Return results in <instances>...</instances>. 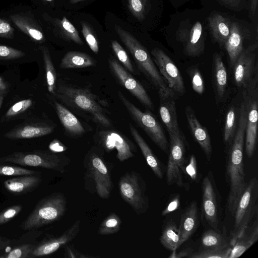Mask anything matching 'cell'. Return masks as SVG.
I'll return each instance as SVG.
<instances>
[{
    "label": "cell",
    "instance_id": "45",
    "mask_svg": "<svg viewBox=\"0 0 258 258\" xmlns=\"http://www.w3.org/2000/svg\"><path fill=\"white\" fill-rule=\"evenodd\" d=\"M81 32L90 48L95 53L99 51L98 43L90 26L85 22H81Z\"/></svg>",
    "mask_w": 258,
    "mask_h": 258
},
{
    "label": "cell",
    "instance_id": "39",
    "mask_svg": "<svg viewBox=\"0 0 258 258\" xmlns=\"http://www.w3.org/2000/svg\"><path fill=\"white\" fill-rule=\"evenodd\" d=\"M31 99L20 100L13 105L6 112L3 118V120H8L24 112L29 109L33 104Z\"/></svg>",
    "mask_w": 258,
    "mask_h": 258
},
{
    "label": "cell",
    "instance_id": "34",
    "mask_svg": "<svg viewBox=\"0 0 258 258\" xmlns=\"http://www.w3.org/2000/svg\"><path fill=\"white\" fill-rule=\"evenodd\" d=\"M179 239L178 227L175 223L170 222L163 230L160 241L164 247L173 252L179 247Z\"/></svg>",
    "mask_w": 258,
    "mask_h": 258
},
{
    "label": "cell",
    "instance_id": "31",
    "mask_svg": "<svg viewBox=\"0 0 258 258\" xmlns=\"http://www.w3.org/2000/svg\"><path fill=\"white\" fill-rule=\"evenodd\" d=\"M229 246H231L230 238L219 230L211 228L203 233L199 249L221 248Z\"/></svg>",
    "mask_w": 258,
    "mask_h": 258
},
{
    "label": "cell",
    "instance_id": "9",
    "mask_svg": "<svg viewBox=\"0 0 258 258\" xmlns=\"http://www.w3.org/2000/svg\"><path fill=\"white\" fill-rule=\"evenodd\" d=\"M118 188L122 199L137 214L146 212L149 202L146 183L138 173L131 171L123 174L119 179Z\"/></svg>",
    "mask_w": 258,
    "mask_h": 258
},
{
    "label": "cell",
    "instance_id": "20",
    "mask_svg": "<svg viewBox=\"0 0 258 258\" xmlns=\"http://www.w3.org/2000/svg\"><path fill=\"white\" fill-rule=\"evenodd\" d=\"M185 114L194 139L204 151L207 160L210 161L212 155V147L210 136L206 127L199 122L191 106L186 107Z\"/></svg>",
    "mask_w": 258,
    "mask_h": 258
},
{
    "label": "cell",
    "instance_id": "24",
    "mask_svg": "<svg viewBox=\"0 0 258 258\" xmlns=\"http://www.w3.org/2000/svg\"><path fill=\"white\" fill-rule=\"evenodd\" d=\"M52 102L67 135L73 138H78L84 135L85 129L76 116L56 100L52 99Z\"/></svg>",
    "mask_w": 258,
    "mask_h": 258
},
{
    "label": "cell",
    "instance_id": "16",
    "mask_svg": "<svg viewBox=\"0 0 258 258\" xmlns=\"http://www.w3.org/2000/svg\"><path fill=\"white\" fill-rule=\"evenodd\" d=\"M257 90L251 93L243 92V100L247 111L245 134V151L249 158H251L253 155L256 145L258 119Z\"/></svg>",
    "mask_w": 258,
    "mask_h": 258
},
{
    "label": "cell",
    "instance_id": "49",
    "mask_svg": "<svg viewBox=\"0 0 258 258\" xmlns=\"http://www.w3.org/2000/svg\"><path fill=\"white\" fill-rule=\"evenodd\" d=\"M14 29L6 20L0 18V37L12 38L13 37Z\"/></svg>",
    "mask_w": 258,
    "mask_h": 258
},
{
    "label": "cell",
    "instance_id": "58",
    "mask_svg": "<svg viewBox=\"0 0 258 258\" xmlns=\"http://www.w3.org/2000/svg\"><path fill=\"white\" fill-rule=\"evenodd\" d=\"M9 244L8 241H5L0 237V249L5 248Z\"/></svg>",
    "mask_w": 258,
    "mask_h": 258
},
{
    "label": "cell",
    "instance_id": "38",
    "mask_svg": "<svg viewBox=\"0 0 258 258\" xmlns=\"http://www.w3.org/2000/svg\"><path fill=\"white\" fill-rule=\"evenodd\" d=\"M236 128L235 110L231 107L227 113L224 131V140L226 143H231Z\"/></svg>",
    "mask_w": 258,
    "mask_h": 258
},
{
    "label": "cell",
    "instance_id": "19",
    "mask_svg": "<svg viewBox=\"0 0 258 258\" xmlns=\"http://www.w3.org/2000/svg\"><path fill=\"white\" fill-rule=\"evenodd\" d=\"M80 228V221L77 220L60 235L36 246L31 254L34 256H42L54 252L72 241L78 235Z\"/></svg>",
    "mask_w": 258,
    "mask_h": 258
},
{
    "label": "cell",
    "instance_id": "33",
    "mask_svg": "<svg viewBox=\"0 0 258 258\" xmlns=\"http://www.w3.org/2000/svg\"><path fill=\"white\" fill-rule=\"evenodd\" d=\"M39 48L41 50L42 54L47 89L49 92L54 96L56 85L55 69L47 47L41 46L39 47Z\"/></svg>",
    "mask_w": 258,
    "mask_h": 258
},
{
    "label": "cell",
    "instance_id": "15",
    "mask_svg": "<svg viewBox=\"0 0 258 258\" xmlns=\"http://www.w3.org/2000/svg\"><path fill=\"white\" fill-rule=\"evenodd\" d=\"M108 63L112 74L118 82L145 106L153 110V102L141 83L113 57L109 58Z\"/></svg>",
    "mask_w": 258,
    "mask_h": 258
},
{
    "label": "cell",
    "instance_id": "10",
    "mask_svg": "<svg viewBox=\"0 0 258 258\" xmlns=\"http://www.w3.org/2000/svg\"><path fill=\"white\" fill-rule=\"evenodd\" d=\"M117 95L135 122L144 131L162 151L167 153V138L160 124L154 116L150 112H143L141 110L130 101L120 91L117 92Z\"/></svg>",
    "mask_w": 258,
    "mask_h": 258
},
{
    "label": "cell",
    "instance_id": "57",
    "mask_svg": "<svg viewBox=\"0 0 258 258\" xmlns=\"http://www.w3.org/2000/svg\"><path fill=\"white\" fill-rule=\"evenodd\" d=\"M8 91H4L0 92V108L3 103L4 98L7 93Z\"/></svg>",
    "mask_w": 258,
    "mask_h": 258
},
{
    "label": "cell",
    "instance_id": "54",
    "mask_svg": "<svg viewBox=\"0 0 258 258\" xmlns=\"http://www.w3.org/2000/svg\"><path fill=\"white\" fill-rule=\"evenodd\" d=\"M221 3L231 7H236L239 5L241 0H219Z\"/></svg>",
    "mask_w": 258,
    "mask_h": 258
},
{
    "label": "cell",
    "instance_id": "53",
    "mask_svg": "<svg viewBox=\"0 0 258 258\" xmlns=\"http://www.w3.org/2000/svg\"><path fill=\"white\" fill-rule=\"evenodd\" d=\"M49 149L53 152H59L64 150V148L58 141L53 140L49 145Z\"/></svg>",
    "mask_w": 258,
    "mask_h": 258
},
{
    "label": "cell",
    "instance_id": "1",
    "mask_svg": "<svg viewBox=\"0 0 258 258\" xmlns=\"http://www.w3.org/2000/svg\"><path fill=\"white\" fill-rule=\"evenodd\" d=\"M247 120V111L244 105L240 108L238 128L230 149L226 168L229 185L227 205L229 212L233 214L237 203L244 190L247 183L243 164V147Z\"/></svg>",
    "mask_w": 258,
    "mask_h": 258
},
{
    "label": "cell",
    "instance_id": "41",
    "mask_svg": "<svg viewBox=\"0 0 258 258\" xmlns=\"http://www.w3.org/2000/svg\"><path fill=\"white\" fill-rule=\"evenodd\" d=\"M187 72L190 78L194 91L198 94H202L205 90L204 82L198 68L196 66L189 67Z\"/></svg>",
    "mask_w": 258,
    "mask_h": 258
},
{
    "label": "cell",
    "instance_id": "55",
    "mask_svg": "<svg viewBox=\"0 0 258 258\" xmlns=\"http://www.w3.org/2000/svg\"><path fill=\"white\" fill-rule=\"evenodd\" d=\"M257 5V0H250V12L251 16H255Z\"/></svg>",
    "mask_w": 258,
    "mask_h": 258
},
{
    "label": "cell",
    "instance_id": "2",
    "mask_svg": "<svg viewBox=\"0 0 258 258\" xmlns=\"http://www.w3.org/2000/svg\"><path fill=\"white\" fill-rule=\"evenodd\" d=\"M53 96L101 126H111L106 110L100 105L96 96L87 89L59 83L56 85Z\"/></svg>",
    "mask_w": 258,
    "mask_h": 258
},
{
    "label": "cell",
    "instance_id": "23",
    "mask_svg": "<svg viewBox=\"0 0 258 258\" xmlns=\"http://www.w3.org/2000/svg\"><path fill=\"white\" fill-rule=\"evenodd\" d=\"M258 239L257 215L251 221L231 246L229 258L241 256Z\"/></svg>",
    "mask_w": 258,
    "mask_h": 258
},
{
    "label": "cell",
    "instance_id": "8",
    "mask_svg": "<svg viewBox=\"0 0 258 258\" xmlns=\"http://www.w3.org/2000/svg\"><path fill=\"white\" fill-rule=\"evenodd\" d=\"M170 147L168 160L166 170L167 183L168 185L175 184L180 187L186 188L184 182L185 174V140L182 133L168 132Z\"/></svg>",
    "mask_w": 258,
    "mask_h": 258
},
{
    "label": "cell",
    "instance_id": "40",
    "mask_svg": "<svg viewBox=\"0 0 258 258\" xmlns=\"http://www.w3.org/2000/svg\"><path fill=\"white\" fill-rule=\"evenodd\" d=\"M112 49L119 61L129 73L135 74L133 66L126 51L116 40L111 42Z\"/></svg>",
    "mask_w": 258,
    "mask_h": 258
},
{
    "label": "cell",
    "instance_id": "5",
    "mask_svg": "<svg viewBox=\"0 0 258 258\" xmlns=\"http://www.w3.org/2000/svg\"><path fill=\"white\" fill-rule=\"evenodd\" d=\"M67 203L66 197L60 192L42 199L24 222L23 229H34L59 220L66 211Z\"/></svg>",
    "mask_w": 258,
    "mask_h": 258
},
{
    "label": "cell",
    "instance_id": "26",
    "mask_svg": "<svg viewBox=\"0 0 258 258\" xmlns=\"http://www.w3.org/2000/svg\"><path fill=\"white\" fill-rule=\"evenodd\" d=\"M212 80L217 102L224 96L227 85L226 69L221 56L217 53L213 55Z\"/></svg>",
    "mask_w": 258,
    "mask_h": 258
},
{
    "label": "cell",
    "instance_id": "28",
    "mask_svg": "<svg viewBox=\"0 0 258 258\" xmlns=\"http://www.w3.org/2000/svg\"><path fill=\"white\" fill-rule=\"evenodd\" d=\"M224 46L229 56L230 67L232 68L243 50L242 35L237 23L233 22L231 24L230 35Z\"/></svg>",
    "mask_w": 258,
    "mask_h": 258
},
{
    "label": "cell",
    "instance_id": "51",
    "mask_svg": "<svg viewBox=\"0 0 258 258\" xmlns=\"http://www.w3.org/2000/svg\"><path fill=\"white\" fill-rule=\"evenodd\" d=\"M64 256L73 258H85L92 257L93 256L86 255L76 250L73 247L70 245H65Z\"/></svg>",
    "mask_w": 258,
    "mask_h": 258
},
{
    "label": "cell",
    "instance_id": "44",
    "mask_svg": "<svg viewBox=\"0 0 258 258\" xmlns=\"http://www.w3.org/2000/svg\"><path fill=\"white\" fill-rule=\"evenodd\" d=\"M148 0H128V7L130 12L138 20L144 19Z\"/></svg>",
    "mask_w": 258,
    "mask_h": 258
},
{
    "label": "cell",
    "instance_id": "21",
    "mask_svg": "<svg viewBox=\"0 0 258 258\" xmlns=\"http://www.w3.org/2000/svg\"><path fill=\"white\" fill-rule=\"evenodd\" d=\"M199 224V213L196 201H192L181 215L178 227L179 247L195 233Z\"/></svg>",
    "mask_w": 258,
    "mask_h": 258
},
{
    "label": "cell",
    "instance_id": "42",
    "mask_svg": "<svg viewBox=\"0 0 258 258\" xmlns=\"http://www.w3.org/2000/svg\"><path fill=\"white\" fill-rule=\"evenodd\" d=\"M36 246L24 244L13 249L9 252L0 256L1 258H26L31 254Z\"/></svg>",
    "mask_w": 258,
    "mask_h": 258
},
{
    "label": "cell",
    "instance_id": "6",
    "mask_svg": "<svg viewBox=\"0 0 258 258\" xmlns=\"http://www.w3.org/2000/svg\"><path fill=\"white\" fill-rule=\"evenodd\" d=\"M257 44L243 49L233 66L234 80L243 92L250 93L257 90Z\"/></svg>",
    "mask_w": 258,
    "mask_h": 258
},
{
    "label": "cell",
    "instance_id": "56",
    "mask_svg": "<svg viewBox=\"0 0 258 258\" xmlns=\"http://www.w3.org/2000/svg\"><path fill=\"white\" fill-rule=\"evenodd\" d=\"M8 91V86L4 81L0 78V92Z\"/></svg>",
    "mask_w": 258,
    "mask_h": 258
},
{
    "label": "cell",
    "instance_id": "17",
    "mask_svg": "<svg viewBox=\"0 0 258 258\" xmlns=\"http://www.w3.org/2000/svg\"><path fill=\"white\" fill-rule=\"evenodd\" d=\"M201 23L197 21L188 29H179L177 35L178 39L183 43L184 52L185 55L196 57L202 54L204 50V36Z\"/></svg>",
    "mask_w": 258,
    "mask_h": 258
},
{
    "label": "cell",
    "instance_id": "35",
    "mask_svg": "<svg viewBox=\"0 0 258 258\" xmlns=\"http://www.w3.org/2000/svg\"><path fill=\"white\" fill-rule=\"evenodd\" d=\"M56 24L63 38L79 45L84 44L78 31L66 17H63L61 20L57 19Z\"/></svg>",
    "mask_w": 258,
    "mask_h": 258
},
{
    "label": "cell",
    "instance_id": "60",
    "mask_svg": "<svg viewBox=\"0 0 258 258\" xmlns=\"http://www.w3.org/2000/svg\"><path fill=\"white\" fill-rule=\"evenodd\" d=\"M44 1H46V2H52V1H53V0H44Z\"/></svg>",
    "mask_w": 258,
    "mask_h": 258
},
{
    "label": "cell",
    "instance_id": "12",
    "mask_svg": "<svg viewBox=\"0 0 258 258\" xmlns=\"http://www.w3.org/2000/svg\"><path fill=\"white\" fill-rule=\"evenodd\" d=\"M202 216L204 222L211 228L219 230L220 197L214 175L209 171L202 183Z\"/></svg>",
    "mask_w": 258,
    "mask_h": 258
},
{
    "label": "cell",
    "instance_id": "25",
    "mask_svg": "<svg viewBox=\"0 0 258 258\" xmlns=\"http://www.w3.org/2000/svg\"><path fill=\"white\" fill-rule=\"evenodd\" d=\"M129 129L133 138L139 147L147 164L158 178L162 179L164 176V170L162 163L138 130L131 123H129Z\"/></svg>",
    "mask_w": 258,
    "mask_h": 258
},
{
    "label": "cell",
    "instance_id": "50",
    "mask_svg": "<svg viewBox=\"0 0 258 258\" xmlns=\"http://www.w3.org/2000/svg\"><path fill=\"white\" fill-rule=\"evenodd\" d=\"M180 205V198L178 195L175 196L167 204L165 209L162 211L161 214L166 216L177 210Z\"/></svg>",
    "mask_w": 258,
    "mask_h": 258
},
{
    "label": "cell",
    "instance_id": "47",
    "mask_svg": "<svg viewBox=\"0 0 258 258\" xmlns=\"http://www.w3.org/2000/svg\"><path fill=\"white\" fill-rule=\"evenodd\" d=\"M21 205L11 206L0 213V225L8 222L15 217L22 210Z\"/></svg>",
    "mask_w": 258,
    "mask_h": 258
},
{
    "label": "cell",
    "instance_id": "48",
    "mask_svg": "<svg viewBox=\"0 0 258 258\" xmlns=\"http://www.w3.org/2000/svg\"><path fill=\"white\" fill-rule=\"evenodd\" d=\"M185 174H187L192 180L196 181L198 179V172L197 161L193 154L190 156L188 163H186Z\"/></svg>",
    "mask_w": 258,
    "mask_h": 258
},
{
    "label": "cell",
    "instance_id": "59",
    "mask_svg": "<svg viewBox=\"0 0 258 258\" xmlns=\"http://www.w3.org/2000/svg\"><path fill=\"white\" fill-rule=\"evenodd\" d=\"M85 0H70V3L72 4H75L80 2L84 1Z\"/></svg>",
    "mask_w": 258,
    "mask_h": 258
},
{
    "label": "cell",
    "instance_id": "13",
    "mask_svg": "<svg viewBox=\"0 0 258 258\" xmlns=\"http://www.w3.org/2000/svg\"><path fill=\"white\" fill-rule=\"evenodd\" d=\"M151 54L153 61L168 87L176 94H183L185 88L182 75L170 57L159 48L153 49Z\"/></svg>",
    "mask_w": 258,
    "mask_h": 258
},
{
    "label": "cell",
    "instance_id": "52",
    "mask_svg": "<svg viewBox=\"0 0 258 258\" xmlns=\"http://www.w3.org/2000/svg\"><path fill=\"white\" fill-rule=\"evenodd\" d=\"M194 251L191 247H187L178 252L173 251L169 256L170 258H181V257H190V255Z\"/></svg>",
    "mask_w": 258,
    "mask_h": 258
},
{
    "label": "cell",
    "instance_id": "3",
    "mask_svg": "<svg viewBox=\"0 0 258 258\" xmlns=\"http://www.w3.org/2000/svg\"><path fill=\"white\" fill-rule=\"evenodd\" d=\"M115 29L121 41L132 55L140 71L152 85L158 91L170 90L147 50L129 32L117 25L115 26Z\"/></svg>",
    "mask_w": 258,
    "mask_h": 258
},
{
    "label": "cell",
    "instance_id": "7",
    "mask_svg": "<svg viewBox=\"0 0 258 258\" xmlns=\"http://www.w3.org/2000/svg\"><path fill=\"white\" fill-rule=\"evenodd\" d=\"M85 182L91 180L92 188L101 198H109L113 187L109 170L101 156L94 149L86 155Z\"/></svg>",
    "mask_w": 258,
    "mask_h": 258
},
{
    "label": "cell",
    "instance_id": "30",
    "mask_svg": "<svg viewBox=\"0 0 258 258\" xmlns=\"http://www.w3.org/2000/svg\"><path fill=\"white\" fill-rule=\"evenodd\" d=\"M95 60L87 53L71 51L61 59L59 67L62 69L84 68L93 66Z\"/></svg>",
    "mask_w": 258,
    "mask_h": 258
},
{
    "label": "cell",
    "instance_id": "36",
    "mask_svg": "<svg viewBox=\"0 0 258 258\" xmlns=\"http://www.w3.org/2000/svg\"><path fill=\"white\" fill-rule=\"evenodd\" d=\"M121 221L115 213H110L101 223L98 229V233L106 235L114 234L119 231Z\"/></svg>",
    "mask_w": 258,
    "mask_h": 258
},
{
    "label": "cell",
    "instance_id": "37",
    "mask_svg": "<svg viewBox=\"0 0 258 258\" xmlns=\"http://www.w3.org/2000/svg\"><path fill=\"white\" fill-rule=\"evenodd\" d=\"M231 246L221 248L199 249L194 251L190 258H229Z\"/></svg>",
    "mask_w": 258,
    "mask_h": 258
},
{
    "label": "cell",
    "instance_id": "11",
    "mask_svg": "<svg viewBox=\"0 0 258 258\" xmlns=\"http://www.w3.org/2000/svg\"><path fill=\"white\" fill-rule=\"evenodd\" d=\"M66 157L43 151L32 152H15L0 158V162H10L23 166L40 167L61 173L65 171L68 164Z\"/></svg>",
    "mask_w": 258,
    "mask_h": 258
},
{
    "label": "cell",
    "instance_id": "29",
    "mask_svg": "<svg viewBox=\"0 0 258 258\" xmlns=\"http://www.w3.org/2000/svg\"><path fill=\"white\" fill-rule=\"evenodd\" d=\"M40 182L39 177L33 175H24L6 180L4 184L10 192L21 195L33 190Z\"/></svg>",
    "mask_w": 258,
    "mask_h": 258
},
{
    "label": "cell",
    "instance_id": "22",
    "mask_svg": "<svg viewBox=\"0 0 258 258\" xmlns=\"http://www.w3.org/2000/svg\"><path fill=\"white\" fill-rule=\"evenodd\" d=\"M55 127L42 122H30L20 124L4 136L11 140L31 139L46 136L52 133Z\"/></svg>",
    "mask_w": 258,
    "mask_h": 258
},
{
    "label": "cell",
    "instance_id": "27",
    "mask_svg": "<svg viewBox=\"0 0 258 258\" xmlns=\"http://www.w3.org/2000/svg\"><path fill=\"white\" fill-rule=\"evenodd\" d=\"M208 26L214 39L220 45H224L230 32L229 20L222 15L215 14L208 18Z\"/></svg>",
    "mask_w": 258,
    "mask_h": 258
},
{
    "label": "cell",
    "instance_id": "32",
    "mask_svg": "<svg viewBox=\"0 0 258 258\" xmlns=\"http://www.w3.org/2000/svg\"><path fill=\"white\" fill-rule=\"evenodd\" d=\"M13 23L24 33L37 41L44 40V35L39 28L29 18L19 14L10 16Z\"/></svg>",
    "mask_w": 258,
    "mask_h": 258
},
{
    "label": "cell",
    "instance_id": "4",
    "mask_svg": "<svg viewBox=\"0 0 258 258\" xmlns=\"http://www.w3.org/2000/svg\"><path fill=\"white\" fill-rule=\"evenodd\" d=\"M257 199L258 181L256 177H252L247 182L233 214L234 225L230 237L231 246L257 214Z\"/></svg>",
    "mask_w": 258,
    "mask_h": 258
},
{
    "label": "cell",
    "instance_id": "14",
    "mask_svg": "<svg viewBox=\"0 0 258 258\" xmlns=\"http://www.w3.org/2000/svg\"><path fill=\"white\" fill-rule=\"evenodd\" d=\"M97 142L104 150L117 151L116 157L121 162L135 156L136 147L125 136L113 130L100 131L97 135Z\"/></svg>",
    "mask_w": 258,
    "mask_h": 258
},
{
    "label": "cell",
    "instance_id": "46",
    "mask_svg": "<svg viewBox=\"0 0 258 258\" xmlns=\"http://www.w3.org/2000/svg\"><path fill=\"white\" fill-rule=\"evenodd\" d=\"M25 53L17 49L0 44V59L10 60L22 57Z\"/></svg>",
    "mask_w": 258,
    "mask_h": 258
},
{
    "label": "cell",
    "instance_id": "18",
    "mask_svg": "<svg viewBox=\"0 0 258 258\" xmlns=\"http://www.w3.org/2000/svg\"><path fill=\"white\" fill-rule=\"evenodd\" d=\"M159 97V114L167 132H179L175 106L176 93L171 89L164 91L158 90Z\"/></svg>",
    "mask_w": 258,
    "mask_h": 258
},
{
    "label": "cell",
    "instance_id": "43",
    "mask_svg": "<svg viewBox=\"0 0 258 258\" xmlns=\"http://www.w3.org/2000/svg\"><path fill=\"white\" fill-rule=\"evenodd\" d=\"M39 172L14 166L0 164V175L7 176H21L34 175Z\"/></svg>",
    "mask_w": 258,
    "mask_h": 258
}]
</instances>
